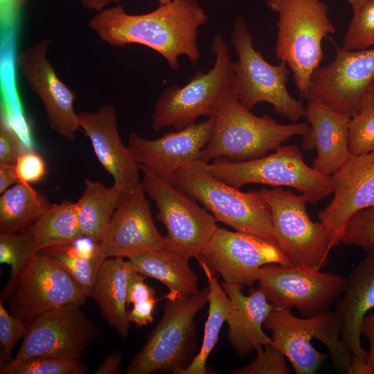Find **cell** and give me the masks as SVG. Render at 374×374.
I'll return each mask as SVG.
<instances>
[{
  "label": "cell",
  "mask_w": 374,
  "mask_h": 374,
  "mask_svg": "<svg viewBox=\"0 0 374 374\" xmlns=\"http://www.w3.org/2000/svg\"><path fill=\"white\" fill-rule=\"evenodd\" d=\"M208 20L196 0H171L142 15L129 14L121 5L106 8L93 16L88 26L109 46H145L161 55L171 70L177 71L181 55L197 65L201 57L198 30Z\"/></svg>",
  "instance_id": "6da1fadb"
},
{
  "label": "cell",
  "mask_w": 374,
  "mask_h": 374,
  "mask_svg": "<svg viewBox=\"0 0 374 374\" xmlns=\"http://www.w3.org/2000/svg\"><path fill=\"white\" fill-rule=\"evenodd\" d=\"M214 127L201 160L233 162L256 159L276 150L292 136L308 134V122L282 125L267 114L258 116L240 102L231 87L225 89L215 107Z\"/></svg>",
  "instance_id": "7a4b0ae2"
},
{
  "label": "cell",
  "mask_w": 374,
  "mask_h": 374,
  "mask_svg": "<svg viewBox=\"0 0 374 374\" xmlns=\"http://www.w3.org/2000/svg\"><path fill=\"white\" fill-rule=\"evenodd\" d=\"M271 344L289 359L297 374L317 372L330 356L338 373H347L352 355L341 339V321L336 311L299 318L291 309L275 307L264 322Z\"/></svg>",
  "instance_id": "3957f363"
},
{
  "label": "cell",
  "mask_w": 374,
  "mask_h": 374,
  "mask_svg": "<svg viewBox=\"0 0 374 374\" xmlns=\"http://www.w3.org/2000/svg\"><path fill=\"white\" fill-rule=\"evenodd\" d=\"M265 3L278 14L276 56L286 63L303 98L324 56L322 40L336 31L328 6L321 0H265Z\"/></svg>",
  "instance_id": "277c9868"
},
{
  "label": "cell",
  "mask_w": 374,
  "mask_h": 374,
  "mask_svg": "<svg viewBox=\"0 0 374 374\" xmlns=\"http://www.w3.org/2000/svg\"><path fill=\"white\" fill-rule=\"evenodd\" d=\"M170 183L203 205L216 221L277 244L270 208L256 190L244 193L217 179L201 159L177 170Z\"/></svg>",
  "instance_id": "5b68a950"
},
{
  "label": "cell",
  "mask_w": 374,
  "mask_h": 374,
  "mask_svg": "<svg viewBox=\"0 0 374 374\" xmlns=\"http://www.w3.org/2000/svg\"><path fill=\"white\" fill-rule=\"evenodd\" d=\"M208 285L189 296H166L163 316L125 368V374H179L197 352L195 317L208 302Z\"/></svg>",
  "instance_id": "8992f818"
},
{
  "label": "cell",
  "mask_w": 374,
  "mask_h": 374,
  "mask_svg": "<svg viewBox=\"0 0 374 374\" xmlns=\"http://www.w3.org/2000/svg\"><path fill=\"white\" fill-rule=\"evenodd\" d=\"M230 39L238 56L233 64L231 87L241 104L251 110L256 104L265 102L291 121L305 118L306 108L301 100L290 94L286 87L290 69L283 62L270 64L260 51L254 48L253 35L242 17L235 19Z\"/></svg>",
  "instance_id": "52a82bcc"
},
{
  "label": "cell",
  "mask_w": 374,
  "mask_h": 374,
  "mask_svg": "<svg viewBox=\"0 0 374 374\" xmlns=\"http://www.w3.org/2000/svg\"><path fill=\"white\" fill-rule=\"evenodd\" d=\"M211 48L215 61L208 72L197 71L183 86H168L157 98L151 115L154 130L169 127L180 130L200 116H213L223 91L231 85L233 62L221 35L213 36Z\"/></svg>",
  "instance_id": "ba28073f"
},
{
  "label": "cell",
  "mask_w": 374,
  "mask_h": 374,
  "mask_svg": "<svg viewBox=\"0 0 374 374\" xmlns=\"http://www.w3.org/2000/svg\"><path fill=\"white\" fill-rule=\"evenodd\" d=\"M208 168L215 177L237 188L249 184L294 188L312 204L334 192L331 177L308 166L294 145L280 146L271 154L250 161L215 159Z\"/></svg>",
  "instance_id": "9c48e42d"
},
{
  "label": "cell",
  "mask_w": 374,
  "mask_h": 374,
  "mask_svg": "<svg viewBox=\"0 0 374 374\" xmlns=\"http://www.w3.org/2000/svg\"><path fill=\"white\" fill-rule=\"evenodd\" d=\"M87 298L82 286L60 264L39 253L28 259L14 282L1 293L9 312L26 324L65 305H83Z\"/></svg>",
  "instance_id": "30bf717a"
},
{
  "label": "cell",
  "mask_w": 374,
  "mask_h": 374,
  "mask_svg": "<svg viewBox=\"0 0 374 374\" xmlns=\"http://www.w3.org/2000/svg\"><path fill=\"white\" fill-rule=\"evenodd\" d=\"M139 168L145 192L158 208L156 217L167 231L164 247L189 259L197 258L218 227L215 218L170 182L143 166Z\"/></svg>",
  "instance_id": "8fae6325"
},
{
  "label": "cell",
  "mask_w": 374,
  "mask_h": 374,
  "mask_svg": "<svg viewBox=\"0 0 374 374\" xmlns=\"http://www.w3.org/2000/svg\"><path fill=\"white\" fill-rule=\"evenodd\" d=\"M257 194L269 205L276 242L292 266L321 270L332 249L323 224L309 217L307 198L282 187L264 188Z\"/></svg>",
  "instance_id": "7c38bea8"
},
{
  "label": "cell",
  "mask_w": 374,
  "mask_h": 374,
  "mask_svg": "<svg viewBox=\"0 0 374 374\" xmlns=\"http://www.w3.org/2000/svg\"><path fill=\"white\" fill-rule=\"evenodd\" d=\"M258 282L267 300L276 308H294L303 318L329 311L340 299L347 277L301 266L267 264Z\"/></svg>",
  "instance_id": "4fadbf2b"
},
{
  "label": "cell",
  "mask_w": 374,
  "mask_h": 374,
  "mask_svg": "<svg viewBox=\"0 0 374 374\" xmlns=\"http://www.w3.org/2000/svg\"><path fill=\"white\" fill-rule=\"evenodd\" d=\"M71 303L51 310L26 324L15 360L38 357L81 359L99 337L100 329L81 309Z\"/></svg>",
  "instance_id": "5bb4252c"
},
{
  "label": "cell",
  "mask_w": 374,
  "mask_h": 374,
  "mask_svg": "<svg viewBox=\"0 0 374 374\" xmlns=\"http://www.w3.org/2000/svg\"><path fill=\"white\" fill-rule=\"evenodd\" d=\"M197 259L203 260L213 274H220L224 283L241 286L258 281L263 265L292 266L277 244L251 234L220 227Z\"/></svg>",
  "instance_id": "9a60e30c"
},
{
  "label": "cell",
  "mask_w": 374,
  "mask_h": 374,
  "mask_svg": "<svg viewBox=\"0 0 374 374\" xmlns=\"http://www.w3.org/2000/svg\"><path fill=\"white\" fill-rule=\"evenodd\" d=\"M374 81V48L346 51L337 47L333 61L312 73L304 98L318 100L350 117Z\"/></svg>",
  "instance_id": "2e32d148"
},
{
  "label": "cell",
  "mask_w": 374,
  "mask_h": 374,
  "mask_svg": "<svg viewBox=\"0 0 374 374\" xmlns=\"http://www.w3.org/2000/svg\"><path fill=\"white\" fill-rule=\"evenodd\" d=\"M51 41L43 39L19 51L15 64L42 103L49 127L64 139L74 140L80 129L75 111V93L57 75L47 55Z\"/></svg>",
  "instance_id": "e0dca14e"
},
{
  "label": "cell",
  "mask_w": 374,
  "mask_h": 374,
  "mask_svg": "<svg viewBox=\"0 0 374 374\" xmlns=\"http://www.w3.org/2000/svg\"><path fill=\"white\" fill-rule=\"evenodd\" d=\"M165 238L156 227L142 182L123 193L106 231L98 242L107 258H127L165 247Z\"/></svg>",
  "instance_id": "ac0fdd59"
},
{
  "label": "cell",
  "mask_w": 374,
  "mask_h": 374,
  "mask_svg": "<svg viewBox=\"0 0 374 374\" xmlns=\"http://www.w3.org/2000/svg\"><path fill=\"white\" fill-rule=\"evenodd\" d=\"M334 197L318 213L332 249L341 242L349 218L374 205V152L352 156L331 176Z\"/></svg>",
  "instance_id": "d6986e66"
},
{
  "label": "cell",
  "mask_w": 374,
  "mask_h": 374,
  "mask_svg": "<svg viewBox=\"0 0 374 374\" xmlns=\"http://www.w3.org/2000/svg\"><path fill=\"white\" fill-rule=\"evenodd\" d=\"M214 123L213 116H211L152 140L132 133L128 147L139 165L170 182L177 170L201 159L202 151L211 139Z\"/></svg>",
  "instance_id": "ffe728a7"
},
{
  "label": "cell",
  "mask_w": 374,
  "mask_h": 374,
  "mask_svg": "<svg viewBox=\"0 0 374 374\" xmlns=\"http://www.w3.org/2000/svg\"><path fill=\"white\" fill-rule=\"evenodd\" d=\"M78 118L80 128L89 139L97 159L113 178L114 185L123 193L136 188L141 183L139 165L121 141L114 105L105 104L94 112H78Z\"/></svg>",
  "instance_id": "44dd1931"
},
{
  "label": "cell",
  "mask_w": 374,
  "mask_h": 374,
  "mask_svg": "<svg viewBox=\"0 0 374 374\" xmlns=\"http://www.w3.org/2000/svg\"><path fill=\"white\" fill-rule=\"evenodd\" d=\"M366 253L347 276L346 290L335 304L341 321V339L352 355L348 374H370L367 351L361 344V327L367 312L374 308V249Z\"/></svg>",
  "instance_id": "7402d4cb"
},
{
  "label": "cell",
  "mask_w": 374,
  "mask_h": 374,
  "mask_svg": "<svg viewBox=\"0 0 374 374\" xmlns=\"http://www.w3.org/2000/svg\"><path fill=\"white\" fill-rule=\"evenodd\" d=\"M305 108L311 130L303 136L302 148L305 150L316 148L317 155L312 167L331 176L353 156L348 149L351 117L314 99L308 100Z\"/></svg>",
  "instance_id": "603a6c76"
},
{
  "label": "cell",
  "mask_w": 374,
  "mask_h": 374,
  "mask_svg": "<svg viewBox=\"0 0 374 374\" xmlns=\"http://www.w3.org/2000/svg\"><path fill=\"white\" fill-rule=\"evenodd\" d=\"M224 290L232 301L233 309L226 322L227 339L233 350L242 357L247 356L262 346L271 343V338L262 330L264 322L275 308L258 286L251 288L248 296L242 286L223 283Z\"/></svg>",
  "instance_id": "cb8c5ba5"
},
{
  "label": "cell",
  "mask_w": 374,
  "mask_h": 374,
  "mask_svg": "<svg viewBox=\"0 0 374 374\" xmlns=\"http://www.w3.org/2000/svg\"><path fill=\"white\" fill-rule=\"evenodd\" d=\"M133 270L128 259L107 258L100 267L91 296L109 326L124 338L128 335L131 323L126 307L128 281Z\"/></svg>",
  "instance_id": "d4e9b609"
},
{
  "label": "cell",
  "mask_w": 374,
  "mask_h": 374,
  "mask_svg": "<svg viewBox=\"0 0 374 374\" xmlns=\"http://www.w3.org/2000/svg\"><path fill=\"white\" fill-rule=\"evenodd\" d=\"M127 258L135 271L164 284L168 296H189L199 291L198 276L190 268L189 258L170 249L139 252Z\"/></svg>",
  "instance_id": "484cf974"
},
{
  "label": "cell",
  "mask_w": 374,
  "mask_h": 374,
  "mask_svg": "<svg viewBox=\"0 0 374 374\" xmlns=\"http://www.w3.org/2000/svg\"><path fill=\"white\" fill-rule=\"evenodd\" d=\"M32 256L42 249L70 244L82 238L76 202L64 200L51 207L23 231Z\"/></svg>",
  "instance_id": "4316f807"
},
{
  "label": "cell",
  "mask_w": 374,
  "mask_h": 374,
  "mask_svg": "<svg viewBox=\"0 0 374 374\" xmlns=\"http://www.w3.org/2000/svg\"><path fill=\"white\" fill-rule=\"evenodd\" d=\"M123 192L114 184L107 186L87 178L83 193L76 202L83 237L98 243L104 235Z\"/></svg>",
  "instance_id": "83f0119b"
},
{
  "label": "cell",
  "mask_w": 374,
  "mask_h": 374,
  "mask_svg": "<svg viewBox=\"0 0 374 374\" xmlns=\"http://www.w3.org/2000/svg\"><path fill=\"white\" fill-rule=\"evenodd\" d=\"M52 205L30 184L18 181L0 196V233H16L28 228Z\"/></svg>",
  "instance_id": "f1b7e54d"
},
{
  "label": "cell",
  "mask_w": 374,
  "mask_h": 374,
  "mask_svg": "<svg viewBox=\"0 0 374 374\" xmlns=\"http://www.w3.org/2000/svg\"><path fill=\"white\" fill-rule=\"evenodd\" d=\"M208 280L209 294L208 314L204 326L203 340L199 352L190 364L179 374H207L206 361L219 339L221 328L226 322L233 306L231 300L220 284L215 274L201 259H197Z\"/></svg>",
  "instance_id": "f546056e"
},
{
  "label": "cell",
  "mask_w": 374,
  "mask_h": 374,
  "mask_svg": "<svg viewBox=\"0 0 374 374\" xmlns=\"http://www.w3.org/2000/svg\"><path fill=\"white\" fill-rule=\"evenodd\" d=\"M76 241L46 247L37 253L50 257L60 264L82 286L87 296L91 297L98 272L107 258L98 243L84 247L79 246Z\"/></svg>",
  "instance_id": "4dcf8cb0"
},
{
  "label": "cell",
  "mask_w": 374,
  "mask_h": 374,
  "mask_svg": "<svg viewBox=\"0 0 374 374\" xmlns=\"http://www.w3.org/2000/svg\"><path fill=\"white\" fill-rule=\"evenodd\" d=\"M348 149L353 156L374 152V87L364 93L359 111L350 118Z\"/></svg>",
  "instance_id": "1f68e13d"
},
{
  "label": "cell",
  "mask_w": 374,
  "mask_h": 374,
  "mask_svg": "<svg viewBox=\"0 0 374 374\" xmlns=\"http://www.w3.org/2000/svg\"><path fill=\"white\" fill-rule=\"evenodd\" d=\"M89 367L81 359L38 357L12 359L0 368L1 374H85Z\"/></svg>",
  "instance_id": "d6a6232c"
},
{
  "label": "cell",
  "mask_w": 374,
  "mask_h": 374,
  "mask_svg": "<svg viewBox=\"0 0 374 374\" xmlns=\"http://www.w3.org/2000/svg\"><path fill=\"white\" fill-rule=\"evenodd\" d=\"M374 45V0H366L353 10V17L343 38L341 48L357 51Z\"/></svg>",
  "instance_id": "836d02e7"
},
{
  "label": "cell",
  "mask_w": 374,
  "mask_h": 374,
  "mask_svg": "<svg viewBox=\"0 0 374 374\" xmlns=\"http://www.w3.org/2000/svg\"><path fill=\"white\" fill-rule=\"evenodd\" d=\"M341 242L359 247L366 252L374 249V205L357 211L349 218Z\"/></svg>",
  "instance_id": "e575fe53"
},
{
  "label": "cell",
  "mask_w": 374,
  "mask_h": 374,
  "mask_svg": "<svg viewBox=\"0 0 374 374\" xmlns=\"http://www.w3.org/2000/svg\"><path fill=\"white\" fill-rule=\"evenodd\" d=\"M32 256L29 244L23 231L16 233H0V262L11 267L6 285H11L28 259Z\"/></svg>",
  "instance_id": "d590c367"
},
{
  "label": "cell",
  "mask_w": 374,
  "mask_h": 374,
  "mask_svg": "<svg viewBox=\"0 0 374 374\" xmlns=\"http://www.w3.org/2000/svg\"><path fill=\"white\" fill-rule=\"evenodd\" d=\"M257 356L249 364L232 370L231 374H290L286 357L271 343L256 350Z\"/></svg>",
  "instance_id": "8d00e7d4"
},
{
  "label": "cell",
  "mask_w": 374,
  "mask_h": 374,
  "mask_svg": "<svg viewBox=\"0 0 374 374\" xmlns=\"http://www.w3.org/2000/svg\"><path fill=\"white\" fill-rule=\"evenodd\" d=\"M26 332V324L12 315L0 300V368L13 359L12 348Z\"/></svg>",
  "instance_id": "74e56055"
},
{
  "label": "cell",
  "mask_w": 374,
  "mask_h": 374,
  "mask_svg": "<svg viewBox=\"0 0 374 374\" xmlns=\"http://www.w3.org/2000/svg\"><path fill=\"white\" fill-rule=\"evenodd\" d=\"M26 150L21 138L8 121L4 113L0 116V163L15 164Z\"/></svg>",
  "instance_id": "f35d334b"
},
{
  "label": "cell",
  "mask_w": 374,
  "mask_h": 374,
  "mask_svg": "<svg viewBox=\"0 0 374 374\" xmlns=\"http://www.w3.org/2000/svg\"><path fill=\"white\" fill-rule=\"evenodd\" d=\"M18 181L31 184L42 179L46 173L45 162L37 152L26 149L15 163Z\"/></svg>",
  "instance_id": "ab89813d"
},
{
  "label": "cell",
  "mask_w": 374,
  "mask_h": 374,
  "mask_svg": "<svg viewBox=\"0 0 374 374\" xmlns=\"http://www.w3.org/2000/svg\"><path fill=\"white\" fill-rule=\"evenodd\" d=\"M145 277L134 269L132 271L127 286V305L155 298V290L145 282Z\"/></svg>",
  "instance_id": "60d3db41"
},
{
  "label": "cell",
  "mask_w": 374,
  "mask_h": 374,
  "mask_svg": "<svg viewBox=\"0 0 374 374\" xmlns=\"http://www.w3.org/2000/svg\"><path fill=\"white\" fill-rule=\"evenodd\" d=\"M28 0H0L1 24L4 29L13 28L20 15L21 9Z\"/></svg>",
  "instance_id": "b9f144b4"
},
{
  "label": "cell",
  "mask_w": 374,
  "mask_h": 374,
  "mask_svg": "<svg viewBox=\"0 0 374 374\" xmlns=\"http://www.w3.org/2000/svg\"><path fill=\"white\" fill-rule=\"evenodd\" d=\"M157 301L155 297L133 304V308L128 311L130 321L139 327L151 323L154 321L152 313Z\"/></svg>",
  "instance_id": "7bdbcfd3"
},
{
  "label": "cell",
  "mask_w": 374,
  "mask_h": 374,
  "mask_svg": "<svg viewBox=\"0 0 374 374\" xmlns=\"http://www.w3.org/2000/svg\"><path fill=\"white\" fill-rule=\"evenodd\" d=\"M361 334L365 336L369 342L366 364L370 374H374V312L367 314L363 319Z\"/></svg>",
  "instance_id": "ee69618b"
},
{
  "label": "cell",
  "mask_w": 374,
  "mask_h": 374,
  "mask_svg": "<svg viewBox=\"0 0 374 374\" xmlns=\"http://www.w3.org/2000/svg\"><path fill=\"white\" fill-rule=\"evenodd\" d=\"M122 356L119 353L107 355L99 364L93 374H117L121 371Z\"/></svg>",
  "instance_id": "f6af8a7d"
},
{
  "label": "cell",
  "mask_w": 374,
  "mask_h": 374,
  "mask_svg": "<svg viewBox=\"0 0 374 374\" xmlns=\"http://www.w3.org/2000/svg\"><path fill=\"white\" fill-rule=\"evenodd\" d=\"M18 181L15 164L0 163V194Z\"/></svg>",
  "instance_id": "bcb514c9"
},
{
  "label": "cell",
  "mask_w": 374,
  "mask_h": 374,
  "mask_svg": "<svg viewBox=\"0 0 374 374\" xmlns=\"http://www.w3.org/2000/svg\"><path fill=\"white\" fill-rule=\"evenodd\" d=\"M86 9L101 11L112 3H118L121 0H78Z\"/></svg>",
  "instance_id": "7dc6e473"
},
{
  "label": "cell",
  "mask_w": 374,
  "mask_h": 374,
  "mask_svg": "<svg viewBox=\"0 0 374 374\" xmlns=\"http://www.w3.org/2000/svg\"><path fill=\"white\" fill-rule=\"evenodd\" d=\"M350 5L352 7L353 10L356 9L359 6H361L363 3H364L366 0H346Z\"/></svg>",
  "instance_id": "c3c4849f"
},
{
  "label": "cell",
  "mask_w": 374,
  "mask_h": 374,
  "mask_svg": "<svg viewBox=\"0 0 374 374\" xmlns=\"http://www.w3.org/2000/svg\"><path fill=\"white\" fill-rule=\"evenodd\" d=\"M159 3V4H163V3H166L169 1H170L171 0H157Z\"/></svg>",
  "instance_id": "681fc988"
},
{
  "label": "cell",
  "mask_w": 374,
  "mask_h": 374,
  "mask_svg": "<svg viewBox=\"0 0 374 374\" xmlns=\"http://www.w3.org/2000/svg\"><path fill=\"white\" fill-rule=\"evenodd\" d=\"M372 85L374 87V81L373 82Z\"/></svg>",
  "instance_id": "f907efd6"
}]
</instances>
